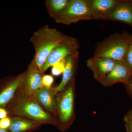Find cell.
<instances>
[{
	"label": "cell",
	"instance_id": "ba28073f",
	"mask_svg": "<svg viewBox=\"0 0 132 132\" xmlns=\"http://www.w3.org/2000/svg\"><path fill=\"white\" fill-rule=\"evenodd\" d=\"M117 61L104 57L93 56L86 61L87 66L93 72L94 78L101 83L114 68Z\"/></svg>",
	"mask_w": 132,
	"mask_h": 132
},
{
	"label": "cell",
	"instance_id": "6da1fadb",
	"mask_svg": "<svg viewBox=\"0 0 132 132\" xmlns=\"http://www.w3.org/2000/svg\"><path fill=\"white\" fill-rule=\"evenodd\" d=\"M67 37V36L48 25L39 28L30 39L35 49L34 56L31 62L41 71L50 54Z\"/></svg>",
	"mask_w": 132,
	"mask_h": 132
},
{
	"label": "cell",
	"instance_id": "2e32d148",
	"mask_svg": "<svg viewBox=\"0 0 132 132\" xmlns=\"http://www.w3.org/2000/svg\"><path fill=\"white\" fill-rule=\"evenodd\" d=\"M39 123L35 121L15 119L12 120L9 129V132H26L39 126Z\"/></svg>",
	"mask_w": 132,
	"mask_h": 132
},
{
	"label": "cell",
	"instance_id": "44dd1931",
	"mask_svg": "<svg viewBox=\"0 0 132 132\" xmlns=\"http://www.w3.org/2000/svg\"><path fill=\"white\" fill-rule=\"evenodd\" d=\"M8 112L3 108H0V120L7 117Z\"/></svg>",
	"mask_w": 132,
	"mask_h": 132
},
{
	"label": "cell",
	"instance_id": "484cf974",
	"mask_svg": "<svg viewBox=\"0 0 132 132\" xmlns=\"http://www.w3.org/2000/svg\"><path fill=\"white\" fill-rule=\"evenodd\" d=\"M131 2H132V0H131Z\"/></svg>",
	"mask_w": 132,
	"mask_h": 132
},
{
	"label": "cell",
	"instance_id": "603a6c76",
	"mask_svg": "<svg viewBox=\"0 0 132 132\" xmlns=\"http://www.w3.org/2000/svg\"><path fill=\"white\" fill-rule=\"evenodd\" d=\"M125 127L127 132H132V121L125 122Z\"/></svg>",
	"mask_w": 132,
	"mask_h": 132
},
{
	"label": "cell",
	"instance_id": "d6986e66",
	"mask_svg": "<svg viewBox=\"0 0 132 132\" xmlns=\"http://www.w3.org/2000/svg\"><path fill=\"white\" fill-rule=\"evenodd\" d=\"M12 123L10 118L6 117L0 120V128L4 130H8Z\"/></svg>",
	"mask_w": 132,
	"mask_h": 132
},
{
	"label": "cell",
	"instance_id": "7402d4cb",
	"mask_svg": "<svg viewBox=\"0 0 132 132\" xmlns=\"http://www.w3.org/2000/svg\"><path fill=\"white\" fill-rule=\"evenodd\" d=\"M124 121L125 122L128 121H132V109L128 111L125 116Z\"/></svg>",
	"mask_w": 132,
	"mask_h": 132
},
{
	"label": "cell",
	"instance_id": "9a60e30c",
	"mask_svg": "<svg viewBox=\"0 0 132 132\" xmlns=\"http://www.w3.org/2000/svg\"><path fill=\"white\" fill-rule=\"evenodd\" d=\"M70 0H47L46 7L50 16L54 19L65 9Z\"/></svg>",
	"mask_w": 132,
	"mask_h": 132
},
{
	"label": "cell",
	"instance_id": "52a82bcc",
	"mask_svg": "<svg viewBox=\"0 0 132 132\" xmlns=\"http://www.w3.org/2000/svg\"><path fill=\"white\" fill-rule=\"evenodd\" d=\"M132 75V71L125 60L117 61L115 67L101 84L105 87H111L118 82L127 84Z\"/></svg>",
	"mask_w": 132,
	"mask_h": 132
},
{
	"label": "cell",
	"instance_id": "30bf717a",
	"mask_svg": "<svg viewBox=\"0 0 132 132\" xmlns=\"http://www.w3.org/2000/svg\"><path fill=\"white\" fill-rule=\"evenodd\" d=\"M26 72L12 79L0 91V108L6 106L14 96L16 90L24 85Z\"/></svg>",
	"mask_w": 132,
	"mask_h": 132
},
{
	"label": "cell",
	"instance_id": "cb8c5ba5",
	"mask_svg": "<svg viewBox=\"0 0 132 132\" xmlns=\"http://www.w3.org/2000/svg\"><path fill=\"white\" fill-rule=\"evenodd\" d=\"M128 91L130 93V94L132 96V75L129 82L126 85Z\"/></svg>",
	"mask_w": 132,
	"mask_h": 132
},
{
	"label": "cell",
	"instance_id": "8992f818",
	"mask_svg": "<svg viewBox=\"0 0 132 132\" xmlns=\"http://www.w3.org/2000/svg\"><path fill=\"white\" fill-rule=\"evenodd\" d=\"M74 80H71L70 84L58 97L57 108L60 121L62 129H65V125L69 123L73 114L74 93L73 85Z\"/></svg>",
	"mask_w": 132,
	"mask_h": 132
},
{
	"label": "cell",
	"instance_id": "e0dca14e",
	"mask_svg": "<svg viewBox=\"0 0 132 132\" xmlns=\"http://www.w3.org/2000/svg\"><path fill=\"white\" fill-rule=\"evenodd\" d=\"M65 59L59 61L52 66L51 73L52 75L58 76L63 73L65 64Z\"/></svg>",
	"mask_w": 132,
	"mask_h": 132
},
{
	"label": "cell",
	"instance_id": "5bb4252c",
	"mask_svg": "<svg viewBox=\"0 0 132 132\" xmlns=\"http://www.w3.org/2000/svg\"><path fill=\"white\" fill-rule=\"evenodd\" d=\"M54 94L50 89L43 87L37 90L34 95L38 104L47 111L52 112L56 104Z\"/></svg>",
	"mask_w": 132,
	"mask_h": 132
},
{
	"label": "cell",
	"instance_id": "ac0fdd59",
	"mask_svg": "<svg viewBox=\"0 0 132 132\" xmlns=\"http://www.w3.org/2000/svg\"><path fill=\"white\" fill-rule=\"evenodd\" d=\"M54 81V79L53 76L43 75L42 78V84L43 87L50 89Z\"/></svg>",
	"mask_w": 132,
	"mask_h": 132
},
{
	"label": "cell",
	"instance_id": "9c48e42d",
	"mask_svg": "<svg viewBox=\"0 0 132 132\" xmlns=\"http://www.w3.org/2000/svg\"><path fill=\"white\" fill-rule=\"evenodd\" d=\"M120 1L90 0L88 3L94 20H108L109 15Z\"/></svg>",
	"mask_w": 132,
	"mask_h": 132
},
{
	"label": "cell",
	"instance_id": "277c9868",
	"mask_svg": "<svg viewBox=\"0 0 132 132\" xmlns=\"http://www.w3.org/2000/svg\"><path fill=\"white\" fill-rule=\"evenodd\" d=\"M79 43L77 39L67 36L63 41L54 48L50 54L41 69V72L45 71L53 65L67 57L78 53Z\"/></svg>",
	"mask_w": 132,
	"mask_h": 132
},
{
	"label": "cell",
	"instance_id": "4fadbf2b",
	"mask_svg": "<svg viewBox=\"0 0 132 132\" xmlns=\"http://www.w3.org/2000/svg\"><path fill=\"white\" fill-rule=\"evenodd\" d=\"M79 57V52L69 56L65 59V69L62 73V79L59 85L54 88L53 92L57 94L64 90L68 84L73 79L75 64Z\"/></svg>",
	"mask_w": 132,
	"mask_h": 132
},
{
	"label": "cell",
	"instance_id": "ffe728a7",
	"mask_svg": "<svg viewBox=\"0 0 132 132\" xmlns=\"http://www.w3.org/2000/svg\"><path fill=\"white\" fill-rule=\"evenodd\" d=\"M125 60L132 71V44L128 50Z\"/></svg>",
	"mask_w": 132,
	"mask_h": 132
},
{
	"label": "cell",
	"instance_id": "7a4b0ae2",
	"mask_svg": "<svg viewBox=\"0 0 132 132\" xmlns=\"http://www.w3.org/2000/svg\"><path fill=\"white\" fill-rule=\"evenodd\" d=\"M132 44V35L127 32L114 34L97 46L94 56L104 57L115 61L123 60Z\"/></svg>",
	"mask_w": 132,
	"mask_h": 132
},
{
	"label": "cell",
	"instance_id": "7c38bea8",
	"mask_svg": "<svg viewBox=\"0 0 132 132\" xmlns=\"http://www.w3.org/2000/svg\"><path fill=\"white\" fill-rule=\"evenodd\" d=\"M43 73L31 62L26 72L24 85L29 94H34L40 88L43 87L42 78Z\"/></svg>",
	"mask_w": 132,
	"mask_h": 132
},
{
	"label": "cell",
	"instance_id": "8fae6325",
	"mask_svg": "<svg viewBox=\"0 0 132 132\" xmlns=\"http://www.w3.org/2000/svg\"><path fill=\"white\" fill-rule=\"evenodd\" d=\"M108 20L124 22L132 27V3L131 1H120L109 15Z\"/></svg>",
	"mask_w": 132,
	"mask_h": 132
},
{
	"label": "cell",
	"instance_id": "d4e9b609",
	"mask_svg": "<svg viewBox=\"0 0 132 132\" xmlns=\"http://www.w3.org/2000/svg\"><path fill=\"white\" fill-rule=\"evenodd\" d=\"M0 132H9L8 130H4V129L0 128Z\"/></svg>",
	"mask_w": 132,
	"mask_h": 132
},
{
	"label": "cell",
	"instance_id": "3957f363",
	"mask_svg": "<svg viewBox=\"0 0 132 132\" xmlns=\"http://www.w3.org/2000/svg\"><path fill=\"white\" fill-rule=\"evenodd\" d=\"M59 24L70 25L80 21L94 20L88 1L70 0L65 9L54 19Z\"/></svg>",
	"mask_w": 132,
	"mask_h": 132
},
{
	"label": "cell",
	"instance_id": "5b68a950",
	"mask_svg": "<svg viewBox=\"0 0 132 132\" xmlns=\"http://www.w3.org/2000/svg\"><path fill=\"white\" fill-rule=\"evenodd\" d=\"M14 114L44 122L55 123L52 116L44 111L37 103L27 99H22L16 102L12 109Z\"/></svg>",
	"mask_w": 132,
	"mask_h": 132
}]
</instances>
